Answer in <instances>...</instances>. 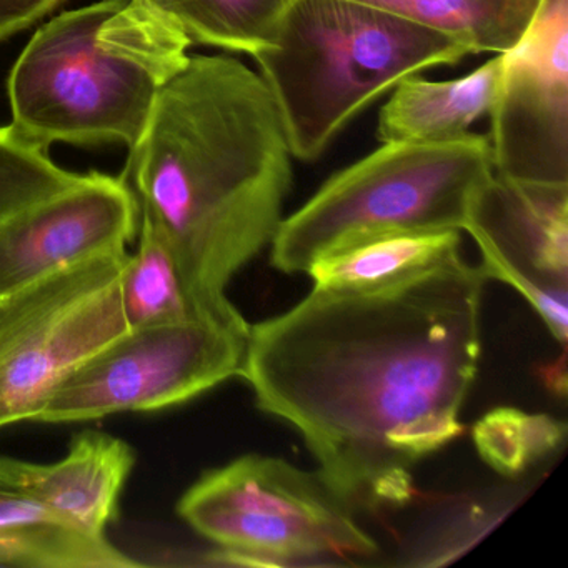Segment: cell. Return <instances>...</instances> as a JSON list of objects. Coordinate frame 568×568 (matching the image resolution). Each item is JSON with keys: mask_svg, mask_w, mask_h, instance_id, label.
<instances>
[{"mask_svg": "<svg viewBox=\"0 0 568 568\" xmlns=\"http://www.w3.org/2000/svg\"><path fill=\"white\" fill-rule=\"evenodd\" d=\"M178 514L217 545L219 564L282 567L378 551L318 471L267 455L205 471L182 495Z\"/></svg>", "mask_w": 568, "mask_h": 568, "instance_id": "obj_6", "label": "cell"}, {"mask_svg": "<svg viewBox=\"0 0 568 568\" xmlns=\"http://www.w3.org/2000/svg\"><path fill=\"white\" fill-rule=\"evenodd\" d=\"M191 41L138 0H101L52 19L9 78L11 128L48 151L54 142L141 141Z\"/></svg>", "mask_w": 568, "mask_h": 568, "instance_id": "obj_3", "label": "cell"}, {"mask_svg": "<svg viewBox=\"0 0 568 568\" xmlns=\"http://www.w3.org/2000/svg\"><path fill=\"white\" fill-rule=\"evenodd\" d=\"M138 239V252L129 258L121 278L122 312L129 328L201 318L229 324L209 311L185 278L174 252L158 232L139 224ZM239 328H251V325Z\"/></svg>", "mask_w": 568, "mask_h": 568, "instance_id": "obj_16", "label": "cell"}, {"mask_svg": "<svg viewBox=\"0 0 568 568\" xmlns=\"http://www.w3.org/2000/svg\"><path fill=\"white\" fill-rule=\"evenodd\" d=\"M64 0H0V41L24 31Z\"/></svg>", "mask_w": 568, "mask_h": 568, "instance_id": "obj_21", "label": "cell"}, {"mask_svg": "<svg viewBox=\"0 0 568 568\" xmlns=\"http://www.w3.org/2000/svg\"><path fill=\"white\" fill-rule=\"evenodd\" d=\"M501 54L454 81L432 82L412 75L395 85L378 114L377 138L390 142L454 141L488 114L497 94Z\"/></svg>", "mask_w": 568, "mask_h": 568, "instance_id": "obj_14", "label": "cell"}, {"mask_svg": "<svg viewBox=\"0 0 568 568\" xmlns=\"http://www.w3.org/2000/svg\"><path fill=\"white\" fill-rule=\"evenodd\" d=\"M567 424L547 414L498 407L485 414L471 430L481 460L505 477H515L560 448Z\"/></svg>", "mask_w": 568, "mask_h": 568, "instance_id": "obj_19", "label": "cell"}, {"mask_svg": "<svg viewBox=\"0 0 568 568\" xmlns=\"http://www.w3.org/2000/svg\"><path fill=\"white\" fill-rule=\"evenodd\" d=\"M488 278L524 295L551 337L568 338V185L521 184L495 174L475 192L464 229Z\"/></svg>", "mask_w": 568, "mask_h": 568, "instance_id": "obj_10", "label": "cell"}, {"mask_svg": "<svg viewBox=\"0 0 568 568\" xmlns=\"http://www.w3.org/2000/svg\"><path fill=\"white\" fill-rule=\"evenodd\" d=\"M55 165L45 149L26 141L14 129H0V221L79 182Z\"/></svg>", "mask_w": 568, "mask_h": 568, "instance_id": "obj_20", "label": "cell"}, {"mask_svg": "<svg viewBox=\"0 0 568 568\" xmlns=\"http://www.w3.org/2000/svg\"><path fill=\"white\" fill-rule=\"evenodd\" d=\"M491 175L485 135L382 144L327 179L282 221L271 244L272 265L307 274L321 258L377 239L462 231L475 192Z\"/></svg>", "mask_w": 568, "mask_h": 568, "instance_id": "obj_5", "label": "cell"}, {"mask_svg": "<svg viewBox=\"0 0 568 568\" xmlns=\"http://www.w3.org/2000/svg\"><path fill=\"white\" fill-rule=\"evenodd\" d=\"M294 154L261 74L231 55H195L159 94L125 184L139 224L158 232L215 317L248 325L232 278L272 244Z\"/></svg>", "mask_w": 568, "mask_h": 568, "instance_id": "obj_2", "label": "cell"}, {"mask_svg": "<svg viewBox=\"0 0 568 568\" xmlns=\"http://www.w3.org/2000/svg\"><path fill=\"white\" fill-rule=\"evenodd\" d=\"M191 44L254 58L271 42L287 0H138Z\"/></svg>", "mask_w": 568, "mask_h": 568, "instance_id": "obj_18", "label": "cell"}, {"mask_svg": "<svg viewBox=\"0 0 568 568\" xmlns=\"http://www.w3.org/2000/svg\"><path fill=\"white\" fill-rule=\"evenodd\" d=\"M248 334L212 318L129 328L75 367L36 422L71 424L184 404L242 377Z\"/></svg>", "mask_w": 568, "mask_h": 568, "instance_id": "obj_8", "label": "cell"}, {"mask_svg": "<svg viewBox=\"0 0 568 568\" xmlns=\"http://www.w3.org/2000/svg\"><path fill=\"white\" fill-rule=\"evenodd\" d=\"M128 248L85 258L0 295V428L36 422L52 390L129 331Z\"/></svg>", "mask_w": 568, "mask_h": 568, "instance_id": "obj_7", "label": "cell"}, {"mask_svg": "<svg viewBox=\"0 0 568 568\" xmlns=\"http://www.w3.org/2000/svg\"><path fill=\"white\" fill-rule=\"evenodd\" d=\"M291 0H287V4ZM425 26L464 45L470 55L504 54L527 31L538 0H347Z\"/></svg>", "mask_w": 568, "mask_h": 568, "instance_id": "obj_15", "label": "cell"}, {"mask_svg": "<svg viewBox=\"0 0 568 568\" xmlns=\"http://www.w3.org/2000/svg\"><path fill=\"white\" fill-rule=\"evenodd\" d=\"M545 382L560 397L567 394V358H565V352L558 364L547 367V371H545Z\"/></svg>", "mask_w": 568, "mask_h": 568, "instance_id": "obj_22", "label": "cell"}, {"mask_svg": "<svg viewBox=\"0 0 568 568\" xmlns=\"http://www.w3.org/2000/svg\"><path fill=\"white\" fill-rule=\"evenodd\" d=\"M0 565L2 567L124 568L139 561L62 520L26 487L21 460L0 457Z\"/></svg>", "mask_w": 568, "mask_h": 568, "instance_id": "obj_13", "label": "cell"}, {"mask_svg": "<svg viewBox=\"0 0 568 568\" xmlns=\"http://www.w3.org/2000/svg\"><path fill=\"white\" fill-rule=\"evenodd\" d=\"M487 281L457 254L377 287H314L251 325L242 377L258 408L302 435L352 510L407 505L415 465L464 434Z\"/></svg>", "mask_w": 568, "mask_h": 568, "instance_id": "obj_1", "label": "cell"}, {"mask_svg": "<svg viewBox=\"0 0 568 568\" xmlns=\"http://www.w3.org/2000/svg\"><path fill=\"white\" fill-rule=\"evenodd\" d=\"M460 231L392 235L328 255L307 271L315 288L362 291L398 281L460 254Z\"/></svg>", "mask_w": 568, "mask_h": 568, "instance_id": "obj_17", "label": "cell"}, {"mask_svg": "<svg viewBox=\"0 0 568 568\" xmlns=\"http://www.w3.org/2000/svg\"><path fill=\"white\" fill-rule=\"evenodd\" d=\"M134 465L128 442L88 430L72 438L61 460H21V471L28 490L52 514L85 534L105 537L119 518V500Z\"/></svg>", "mask_w": 568, "mask_h": 568, "instance_id": "obj_12", "label": "cell"}, {"mask_svg": "<svg viewBox=\"0 0 568 568\" xmlns=\"http://www.w3.org/2000/svg\"><path fill=\"white\" fill-rule=\"evenodd\" d=\"M139 221L124 179L82 175L0 221V295L85 258L124 251L138 237Z\"/></svg>", "mask_w": 568, "mask_h": 568, "instance_id": "obj_11", "label": "cell"}, {"mask_svg": "<svg viewBox=\"0 0 568 568\" xmlns=\"http://www.w3.org/2000/svg\"><path fill=\"white\" fill-rule=\"evenodd\" d=\"M488 114L495 174L568 185V0H538L520 41L501 54Z\"/></svg>", "mask_w": 568, "mask_h": 568, "instance_id": "obj_9", "label": "cell"}, {"mask_svg": "<svg viewBox=\"0 0 568 568\" xmlns=\"http://www.w3.org/2000/svg\"><path fill=\"white\" fill-rule=\"evenodd\" d=\"M468 55L442 32L347 0H291L252 59L294 159L312 162L404 79Z\"/></svg>", "mask_w": 568, "mask_h": 568, "instance_id": "obj_4", "label": "cell"}]
</instances>
